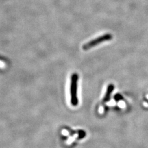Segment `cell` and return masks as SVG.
<instances>
[{
  "mask_svg": "<svg viewBox=\"0 0 148 148\" xmlns=\"http://www.w3.org/2000/svg\"><path fill=\"white\" fill-rule=\"evenodd\" d=\"M114 89V86L112 84H110L108 86V90L107 91H106V95L104 96V98L103 99V102L105 103V102H107L110 99V95L112 93V92L113 91Z\"/></svg>",
  "mask_w": 148,
  "mask_h": 148,
  "instance_id": "cell-3",
  "label": "cell"
},
{
  "mask_svg": "<svg viewBox=\"0 0 148 148\" xmlns=\"http://www.w3.org/2000/svg\"><path fill=\"white\" fill-rule=\"evenodd\" d=\"M78 76L77 73H73L71 77V104L73 106H76L78 104L77 98V82Z\"/></svg>",
  "mask_w": 148,
  "mask_h": 148,
  "instance_id": "cell-1",
  "label": "cell"
},
{
  "mask_svg": "<svg viewBox=\"0 0 148 148\" xmlns=\"http://www.w3.org/2000/svg\"><path fill=\"white\" fill-rule=\"evenodd\" d=\"M112 38V36L111 35V34H105L104 35H102L99 37H98V38L90 41L88 43H86L85 45L83 46V50H88L92 47H95V46L98 45L99 43L104 42V41H106L110 40Z\"/></svg>",
  "mask_w": 148,
  "mask_h": 148,
  "instance_id": "cell-2",
  "label": "cell"
}]
</instances>
